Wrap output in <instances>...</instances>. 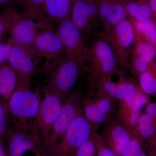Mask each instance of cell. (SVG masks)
<instances>
[{
  "label": "cell",
  "mask_w": 156,
  "mask_h": 156,
  "mask_svg": "<svg viewBox=\"0 0 156 156\" xmlns=\"http://www.w3.org/2000/svg\"><path fill=\"white\" fill-rule=\"evenodd\" d=\"M87 62V95L95 93L101 78L117 70L116 58L109 45L99 37L94 39L86 52Z\"/></svg>",
  "instance_id": "cell-1"
},
{
  "label": "cell",
  "mask_w": 156,
  "mask_h": 156,
  "mask_svg": "<svg viewBox=\"0 0 156 156\" xmlns=\"http://www.w3.org/2000/svg\"><path fill=\"white\" fill-rule=\"evenodd\" d=\"M87 70L86 55L80 57L67 55L48 74L46 87L64 101Z\"/></svg>",
  "instance_id": "cell-2"
},
{
  "label": "cell",
  "mask_w": 156,
  "mask_h": 156,
  "mask_svg": "<svg viewBox=\"0 0 156 156\" xmlns=\"http://www.w3.org/2000/svg\"><path fill=\"white\" fill-rule=\"evenodd\" d=\"M8 156H45L43 140L35 123L9 128L7 139Z\"/></svg>",
  "instance_id": "cell-3"
},
{
  "label": "cell",
  "mask_w": 156,
  "mask_h": 156,
  "mask_svg": "<svg viewBox=\"0 0 156 156\" xmlns=\"http://www.w3.org/2000/svg\"><path fill=\"white\" fill-rule=\"evenodd\" d=\"M41 90L17 87L11 95L7 107L13 125L23 126L34 123L42 99Z\"/></svg>",
  "instance_id": "cell-4"
},
{
  "label": "cell",
  "mask_w": 156,
  "mask_h": 156,
  "mask_svg": "<svg viewBox=\"0 0 156 156\" xmlns=\"http://www.w3.org/2000/svg\"><path fill=\"white\" fill-rule=\"evenodd\" d=\"M95 131L83 109L63 136L46 152L45 156H73Z\"/></svg>",
  "instance_id": "cell-5"
},
{
  "label": "cell",
  "mask_w": 156,
  "mask_h": 156,
  "mask_svg": "<svg viewBox=\"0 0 156 156\" xmlns=\"http://www.w3.org/2000/svg\"><path fill=\"white\" fill-rule=\"evenodd\" d=\"M98 37L110 46L118 65L127 66L135 38V28L131 20L127 18L112 28L104 29Z\"/></svg>",
  "instance_id": "cell-6"
},
{
  "label": "cell",
  "mask_w": 156,
  "mask_h": 156,
  "mask_svg": "<svg viewBox=\"0 0 156 156\" xmlns=\"http://www.w3.org/2000/svg\"><path fill=\"white\" fill-rule=\"evenodd\" d=\"M84 96L80 91L75 90L71 92L64 101L51 133L48 139L43 143L45 154L63 136L76 117L82 111Z\"/></svg>",
  "instance_id": "cell-7"
},
{
  "label": "cell",
  "mask_w": 156,
  "mask_h": 156,
  "mask_svg": "<svg viewBox=\"0 0 156 156\" xmlns=\"http://www.w3.org/2000/svg\"><path fill=\"white\" fill-rule=\"evenodd\" d=\"M34 50L39 59L44 58V72L47 75L67 56L63 45L56 32L46 29L39 32L34 45Z\"/></svg>",
  "instance_id": "cell-8"
},
{
  "label": "cell",
  "mask_w": 156,
  "mask_h": 156,
  "mask_svg": "<svg viewBox=\"0 0 156 156\" xmlns=\"http://www.w3.org/2000/svg\"><path fill=\"white\" fill-rule=\"evenodd\" d=\"M51 28L44 19L38 20L32 19L17 11L10 30V40L12 45H18L34 51V44L39 28Z\"/></svg>",
  "instance_id": "cell-9"
},
{
  "label": "cell",
  "mask_w": 156,
  "mask_h": 156,
  "mask_svg": "<svg viewBox=\"0 0 156 156\" xmlns=\"http://www.w3.org/2000/svg\"><path fill=\"white\" fill-rule=\"evenodd\" d=\"M43 92L44 97L35 122L44 143L51 133L64 101L46 87Z\"/></svg>",
  "instance_id": "cell-10"
},
{
  "label": "cell",
  "mask_w": 156,
  "mask_h": 156,
  "mask_svg": "<svg viewBox=\"0 0 156 156\" xmlns=\"http://www.w3.org/2000/svg\"><path fill=\"white\" fill-rule=\"evenodd\" d=\"M39 60L34 51L18 45H12L8 63L18 76L17 87L29 88Z\"/></svg>",
  "instance_id": "cell-11"
},
{
  "label": "cell",
  "mask_w": 156,
  "mask_h": 156,
  "mask_svg": "<svg viewBox=\"0 0 156 156\" xmlns=\"http://www.w3.org/2000/svg\"><path fill=\"white\" fill-rule=\"evenodd\" d=\"M114 73L101 78L98 83L95 92H102L120 101L130 99L140 90L132 79L126 77L119 71L118 73L119 80L114 82L112 78Z\"/></svg>",
  "instance_id": "cell-12"
},
{
  "label": "cell",
  "mask_w": 156,
  "mask_h": 156,
  "mask_svg": "<svg viewBox=\"0 0 156 156\" xmlns=\"http://www.w3.org/2000/svg\"><path fill=\"white\" fill-rule=\"evenodd\" d=\"M56 33L61 40L66 55L77 57L86 55L87 47L85 44L84 34L70 17L57 24Z\"/></svg>",
  "instance_id": "cell-13"
},
{
  "label": "cell",
  "mask_w": 156,
  "mask_h": 156,
  "mask_svg": "<svg viewBox=\"0 0 156 156\" xmlns=\"http://www.w3.org/2000/svg\"><path fill=\"white\" fill-rule=\"evenodd\" d=\"M98 17L96 0H75L70 18L83 34L89 35L92 32Z\"/></svg>",
  "instance_id": "cell-14"
},
{
  "label": "cell",
  "mask_w": 156,
  "mask_h": 156,
  "mask_svg": "<svg viewBox=\"0 0 156 156\" xmlns=\"http://www.w3.org/2000/svg\"><path fill=\"white\" fill-rule=\"evenodd\" d=\"M131 69L135 76L147 70L156 56L155 47L135 32V38L131 51Z\"/></svg>",
  "instance_id": "cell-15"
},
{
  "label": "cell",
  "mask_w": 156,
  "mask_h": 156,
  "mask_svg": "<svg viewBox=\"0 0 156 156\" xmlns=\"http://www.w3.org/2000/svg\"><path fill=\"white\" fill-rule=\"evenodd\" d=\"M102 136L108 146L117 156H122L131 141L132 133L116 119L109 123Z\"/></svg>",
  "instance_id": "cell-16"
},
{
  "label": "cell",
  "mask_w": 156,
  "mask_h": 156,
  "mask_svg": "<svg viewBox=\"0 0 156 156\" xmlns=\"http://www.w3.org/2000/svg\"><path fill=\"white\" fill-rule=\"evenodd\" d=\"M75 0H46L44 19L51 25L70 17Z\"/></svg>",
  "instance_id": "cell-17"
},
{
  "label": "cell",
  "mask_w": 156,
  "mask_h": 156,
  "mask_svg": "<svg viewBox=\"0 0 156 156\" xmlns=\"http://www.w3.org/2000/svg\"><path fill=\"white\" fill-rule=\"evenodd\" d=\"M18 83L17 73L9 63L0 66V98L7 107L9 99L17 89Z\"/></svg>",
  "instance_id": "cell-18"
},
{
  "label": "cell",
  "mask_w": 156,
  "mask_h": 156,
  "mask_svg": "<svg viewBox=\"0 0 156 156\" xmlns=\"http://www.w3.org/2000/svg\"><path fill=\"white\" fill-rule=\"evenodd\" d=\"M83 109L84 115L95 131L110 118L101 110L92 96L87 95L84 96Z\"/></svg>",
  "instance_id": "cell-19"
},
{
  "label": "cell",
  "mask_w": 156,
  "mask_h": 156,
  "mask_svg": "<svg viewBox=\"0 0 156 156\" xmlns=\"http://www.w3.org/2000/svg\"><path fill=\"white\" fill-rule=\"evenodd\" d=\"M118 102L119 105L117 119L131 133L137 131L138 123L142 115L141 111L133 109L124 101Z\"/></svg>",
  "instance_id": "cell-20"
},
{
  "label": "cell",
  "mask_w": 156,
  "mask_h": 156,
  "mask_svg": "<svg viewBox=\"0 0 156 156\" xmlns=\"http://www.w3.org/2000/svg\"><path fill=\"white\" fill-rule=\"evenodd\" d=\"M45 3L46 0H15L14 4L26 16L39 21L44 18Z\"/></svg>",
  "instance_id": "cell-21"
},
{
  "label": "cell",
  "mask_w": 156,
  "mask_h": 156,
  "mask_svg": "<svg viewBox=\"0 0 156 156\" xmlns=\"http://www.w3.org/2000/svg\"><path fill=\"white\" fill-rule=\"evenodd\" d=\"M126 0H114L112 9L103 26L104 29H108L127 19Z\"/></svg>",
  "instance_id": "cell-22"
},
{
  "label": "cell",
  "mask_w": 156,
  "mask_h": 156,
  "mask_svg": "<svg viewBox=\"0 0 156 156\" xmlns=\"http://www.w3.org/2000/svg\"><path fill=\"white\" fill-rule=\"evenodd\" d=\"M131 21L134 26L135 32L155 46L156 43V22L153 20L143 22Z\"/></svg>",
  "instance_id": "cell-23"
},
{
  "label": "cell",
  "mask_w": 156,
  "mask_h": 156,
  "mask_svg": "<svg viewBox=\"0 0 156 156\" xmlns=\"http://www.w3.org/2000/svg\"><path fill=\"white\" fill-rule=\"evenodd\" d=\"M151 64L147 70L140 73L138 77L140 87L143 92L148 95H154L156 94V74L151 69Z\"/></svg>",
  "instance_id": "cell-24"
},
{
  "label": "cell",
  "mask_w": 156,
  "mask_h": 156,
  "mask_svg": "<svg viewBox=\"0 0 156 156\" xmlns=\"http://www.w3.org/2000/svg\"><path fill=\"white\" fill-rule=\"evenodd\" d=\"M147 115H141L140 119L137 133L140 136L144 139H149L154 136L156 132V127L155 120Z\"/></svg>",
  "instance_id": "cell-25"
},
{
  "label": "cell",
  "mask_w": 156,
  "mask_h": 156,
  "mask_svg": "<svg viewBox=\"0 0 156 156\" xmlns=\"http://www.w3.org/2000/svg\"><path fill=\"white\" fill-rule=\"evenodd\" d=\"M130 143L123 151L122 156H148L144 147L143 139L137 131L132 132Z\"/></svg>",
  "instance_id": "cell-26"
},
{
  "label": "cell",
  "mask_w": 156,
  "mask_h": 156,
  "mask_svg": "<svg viewBox=\"0 0 156 156\" xmlns=\"http://www.w3.org/2000/svg\"><path fill=\"white\" fill-rule=\"evenodd\" d=\"M17 12L13 5L0 10V40L6 31L10 33Z\"/></svg>",
  "instance_id": "cell-27"
},
{
  "label": "cell",
  "mask_w": 156,
  "mask_h": 156,
  "mask_svg": "<svg viewBox=\"0 0 156 156\" xmlns=\"http://www.w3.org/2000/svg\"><path fill=\"white\" fill-rule=\"evenodd\" d=\"M10 116L9 110L5 104L0 98V139H7L9 130V122Z\"/></svg>",
  "instance_id": "cell-28"
},
{
  "label": "cell",
  "mask_w": 156,
  "mask_h": 156,
  "mask_svg": "<svg viewBox=\"0 0 156 156\" xmlns=\"http://www.w3.org/2000/svg\"><path fill=\"white\" fill-rule=\"evenodd\" d=\"M78 149L73 156H97V147L95 141V133Z\"/></svg>",
  "instance_id": "cell-29"
},
{
  "label": "cell",
  "mask_w": 156,
  "mask_h": 156,
  "mask_svg": "<svg viewBox=\"0 0 156 156\" xmlns=\"http://www.w3.org/2000/svg\"><path fill=\"white\" fill-rule=\"evenodd\" d=\"M124 101L133 109L140 111L148 102V98L145 93L140 90L133 97Z\"/></svg>",
  "instance_id": "cell-30"
},
{
  "label": "cell",
  "mask_w": 156,
  "mask_h": 156,
  "mask_svg": "<svg viewBox=\"0 0 156 156\" xmlns=\"http://www.w3.org/2000/svg\"><path fill=\"white\" fill-rule=\"evenodd\" d=\"M151 20H153V13L149 3L144 2H139V6L134 21L143 22Z\"/></svg>",
  "instance_id": "cell-31"
},
{
  "label": "cell",
  "mask_w": 156,
  "mask_h": 156,
  "mask_svg": "<svg viewBox=\"0 0 156 156\" xmlns=\"http://www.w3.org/2000/svg\"><path fill=\"white\" fill-rule=\"evenodd\" d=\"M97 156H118L107 145L102 135L95 133Z\"/></svg>",
  "instance_id": "cell-32"
},
{
  "label": "cell",
  "mask_w": 156,
  "mask_h": 156,
  "mask_svg": "<svg viewBox=\"0 0 156 156\" xmlns=\"http://www.w3.org/2000/svg\"><path fill=\"white\" fill-rule=\"evenodd\" d=\"M114 0H96L98 8V16L102 24L108 16Z\"/></svg>",
  "instance_id": "cell-33"
},
{
  "label": "cell",
  "mask_w": 156,
  "mask_h": 156,
  "mask_svg": "<svg viewBox=\"0 0 156 156\" xmlns=\"http://www.w3.org/2000/svg\"><path fill=\"white\" fill-rule=\"evenodd\" d=\"M12 47V43L9 39L6 43L0 42V66L8 63Z\"/></svg>",
  "instance_id": "cell-34"
},
{
  "label": "cell",
  "mask_w": 156,
  "mask_h": 156,
  "mask_svg": "<svg viewBox=\"0 0 156 156\" xmlns=\"http://www.w3.org/2000/svg\"><path fill=\"white\" fill-rule=\"evenodd\" d=\"M139 6V2H126V11L127 16L130 20L134 21L136 17V11Z\"/></svg>",
  "instance_id": "cell-35"
},
{
  "label": "cell",
  "mask_w": 156,
  "mask_h": 156,
  "mask_svg": "<svg viewBox=\"0 0 156 156\" xmlns=\"http://www.w3.org/2000/svg\"><path fill=\"white\" fill-rule=\"evenodd\" d=\"M146 111V114L150 118L156 119V103L148 104Z\"/></svg>",
  "instance_id": "cell-36"
},
{
  "label": "cell",
  "mask_w": 156,
  "mask_h": 156,
  "mask_svg": "<svg viewBox=\"0 0 156 156\" xmlns=\"http://www.w3.org/2000/svg\"><path fill=\"white\" fill-rule=\"evenodd\" d=\"M15 0H0V10L13 5Z\"/></svg>",
  "instance_id": "cell-37"
},
{
  "label": "cell",
  "mask_w": 156,
  "mask_h": 156,
  "mask_svg": "<svg viewBox=\"0 0 156 156\" xmlns=\"http://www.w3.org/2000/svg\"><path fill=\"white\" fill-rule=\"evenodd\" d=\"M149 3L153 13V20L156 23V0H149Z\"/></svg>",
  "instance_id": "cell-38"
},
{
  "label": "cell",
  "mask_w": 156,
  "mask_h": 156,
  "mask_svg": "<svg viewBox=\"0 0 156 156\" xmlns=\"http://www.w3.org/2000/svg\"><path fill=\"white\" fill-rule=\"evenodd\" d=\"M0 156H8L7 151L3 144V141L0 139Z\"/></svg>",
  "instance_id": "cell-39"
},
{
  "label": "cell",
  "mask_w": 156,
  "mask_h": 156,
  "mask_svg": "<svg viewBox=\"0 0 156 156\" xmlns=\"http://www.w3.org/2000/svg\"><path fill=\"white\" fill-rule=\"evenodd\" d=\"M149 156H156V138L152 142L151 151Z\"/></svg>",
  "instance_id": "cell-40"
},
{
  "label": "cell",
  "mask_w": 156,
  "mask_h": 156,
  "mask_svg": "<svg viewBox=\"0 0 156 156\" xmlns=\"http://www.w3.org/2000/svg\"><path fill=\"white\" fill-rule=\"evenodd\" d=\"M155 47L156 53V43L155 45Z\"/></svg>",
  "instance_id": "cell-41"
}]
</instances>
